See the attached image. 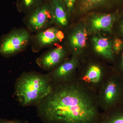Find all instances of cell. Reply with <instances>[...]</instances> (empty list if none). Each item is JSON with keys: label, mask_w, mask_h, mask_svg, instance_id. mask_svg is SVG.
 I'll return each instance as SVG.
<instances>
[{"label": "cell", "mask_w": 123, "mask_h": 123, "mask_svg": "<svg viewBox=\"0 0 123 123\" xmlns=\"http://www.w3.org/2000/svg\"><path fill=\"white\" fill-rule=\"evenodd\" d=\"M53 88L38 104L44 123H97L100 113L96 99L79 83L66 82Z\"/></svg>", "instance_id": "6da1fadb"}, {"label": "cell", "mask_w": 123, "mask_h": 123, "mask_svg": "<svg viewBox=\"0 0 123 123\" xmlns=\"http://www.w3.org/2000/svg\"><path fill=\"white\" fill-rule=\"evenodd\" d=\"M51 82L48 75L33 73L23 74L15 83V96L22 106L38 104L52 90Z\"/></svg>", "instance_id": "7a4b0ae2"}, {"label": "cell", "mask_w": 123, "mask_h": 123, "mask_svg": "<svg viewBox=\"0 0 123 123\" xmlns=\"http://www.w3.org/2000/svg\"><path fill=\"white\" fill-rule=\"evenodd\" d=\"M100 105L104 111L123 103V79L116 69L107 76L101 91Z\"/></svg>", "instance_id": "3957f363"}, {"label": "cell", "mask_w": 123, "mask_h": 123, "mask_svg": "<svg viewBox=\"0 0 123 123\" xmlns=\"http://www.w3.org/2000/svg\"><path fill=\"white\" fill-rule=\"evenodd\" d=\"M30 36L24 30L12 31L1 38L0 41V54L9 56L21 51L29 43Z\"/></svg>", "instance_id": "277c9868"}, {"label": "cell", "mask_w": 123, "mask_h": 123, "mask_svg": "<svg viewBox=\"0 0 123 123\" xmlns=\"http://www.w3.org/2000/svg\"><path fill=\"white\" fill-rule=\"evenodd\" d=\"M54 21L50 2L42 4L31 12L28 20L29 28L35 31L46 29Z\"/></svg>", "instance_id": "5b68a950"}, {"label": "cell", "mask_w": 123, "mask_h": 123, "mask_svg": "<svg viewBox=\"0 0 123 123\" xmlns=\"http://www.w3.org/2000/svg\"><path fill=\"white\" fill-rule=\"evenodd\" d=\"M118 10L113 12L95 15L92 18L91 22V28L94 31H103L112 32L116 21L121 15Z\"/></svg>", "instance_id": "8992f818"}, {"label": "cell", "mask_w": 123, "mask_h": 123, "mask_svg": "<svg viewBox=\"0 0 123 123\" xmlns=\"http://www.w3.org/2000/svg\"><path fill=\"white\" fill-rule=\"evenodd\" d=\"M65 55L63 47H57L40 57L37 60L39 66L43 69H50L60 62Z\"/></svg>", "instance_id": "52a82bcc"}, {"label": "cell", "mask_w": 123, "mask_h": 123, "mask_svg": "<svg viewBox=\"0 0 123 123\" xmlns=\"http://www.w3.org/2000/svg\"><path fill=\"white\" fill-rule=\"evenodd\" d=\"M64 33L55 27H50L42 30L36 37V41L40 47H44L61 42L63 39Z\"/></svg>", "instance_id": "ba28073f"}, {"label": "cell", "mask_w": 123, "mask_h": 123, "mask_svg": "<svg viewBox=\"0 0 123 123\" xmlns=\"http://www.w3.org/2000/svg\"><path fill=\"white\" fill-rule=\"evenodd\" d=\"M77 64L76 60L72 59L62 64L48 76L51 81L61 82L68 81L69 76L76 68Z\"/></svg>", "instance_id": "9c48e42d"}, {"label": "cell", "mask_w": 123, "mask_h": 123, "mask_svg": "<svg viewBox=\"0 0 123 123\" xmlns=\"http://www.w3.org/2000/svg\"><path fill=\"white\" fill-rule=\"evenodd\" d=\"M96 52L105 59L113 61L115 55L112 48V40L106 37H94L92 39Z\"/></svg>", "instance_id": "30bf717a"}, {"label": "cell", "mask_w": 123, "mask_h": 123, "mask_svg": "<svg viewBox=\"0 0 123 123\" xmlns=\"http://www.w3.org/2000/svg\"><path fill=\"white\" fill-rule=\"evenodd\" d=\"M97 123H123V103L100 113Z\"/></svg>", "instance_id": "8fae6325"}, {"label": "cell", "mask_w": 123, "mask_h": 123, "mask_svg": "<svg viewBox=\"0 0 123 123\" xmlns=\"http://www.w3.org/2000/svg\"><path fill=\"white\" fill-rule=\"evenodd\" d=\"M50 2L54 21L62 26L68 23L67 11L62 0H53Z\"/></svg>", "instance_id": "7c38bea8"}, {"label": "cell", "mask_w": 123, "mask_h": 123, "mask_svg": "<svg viewBox=\"0 0 123 123\" xmlns=\"http://www.w3.org/2000/svg\"><path fill=\"white\" fill-rule=\"evenodd\" d=\"M87 33L85 29H79L75 31L69 38V43L75 50H80L86 47L87 40Z\"/></svg>", "instance_id": "4fadbf2b"}, {"label": "cell", "mask_w": 123, "mask_h": 123, "mask_svg": "<svg viewBox=\"0 0 123 123\" xmlns=\"http://www.w3.org/2000/svg\"><path fill=\"white\" fill-rule=\"evenodd\" d=\"M120 0H80L79 10L82 13L99 7L102 5L116 4Z\"/></svg>", "instance_id": "5bb4252c"}, {"label": "cell", "mask_w": 123, "mask_h": 123, "mask_svg": "<svg viewBox=\"0 0 123 123\" xmlns=\"http://www.w3.org/2000/svg\"><path fill=\"white\" fill-rule=\"evenodd\" d=\"M102 75V70L100 67L92 65L88 68L82 78V80L87 83L97 84L101 81Z\"/></svg>", "instance_id": "9a60e30c"}, {"label": "cell", "mask_w": 123, "mask_h": 123, "mask_svg": "<svg viewBox=\"0 0 123 123\" xmlns=\"http://www.w3.org/2000/svg\"><path fill=\"white\" fill-rule=\"evenodd\" d=\"M42 4V0H19L17 6L21 11L31 12Z\"/></svg>", "instance_id": "2e32d148"}, {"label": "cell", "mask_w": 123, "mask_h": 123, "mask_svg": "<svg viewBox=\"0 0 123 123\" xmlns=\"http://www.w3.org/2000/svg\"><path fill=\"white\" fill-rule=\"evenodd\" d=\"M112 48L116 57L123 49V39L115 37L112 40Z\"/></svg>", "instance_id": "e0dca14e"}, {"label": "cell", "mask_w": 123, "mask_h": 123, "mask_svg": "<svg viewBox=\"0 0 123 123\" xmlns=\"http://www.w3.org/2000/svg\"><path fill=\"white\" fill-rule=\"evenodd\" d=\"M115 23L118 24L117 31L119 36L117 37L123 39V13H121L119 17Z\"/></svg>", "instance_id": "ac0fdd59"}, {"label": "cell", "mask_w": 123, "mask_h": 123, "mask_svg": "<svg viewBox=\"0 0 123 123\" xmlns=\"http://www.w3.org/2000/svg\"><path fill=\"white\" fill-rule=\"evenodd\" d=\"M67 12H71L73 9L76 0H62Z\"/></svg>", "instance_id": "d6986e66"}, {"label": "cell", "mask_w": 123, "mask_h": 123, "mask_svg": "<svg viewBox=\"0 0 123 123\" xmlns=\"http://www.w3.org/2000/svg\"><path fill=\"white\" fill-rule=\"evenodd\" d=\"M116 56H118L119 57V70H117L116 69L123 79V49L120 53Z\"/></svg>", "instance_id": "ffe728a7"}, {"label": "cell", "mask_w": 123, "mask_h": 123, "mask_svg": "<svg viewBox=\"0 0 123 123\" xmlns=\"http://www.w3.org/2000/svg\"><path fill=\"white\" fill-rule=\"evenodd\" d=\"M0 123H28L27 121H22L21 120L14 119L8 120L6 119H0Z\"/></svg>", "instance_id": "44dd1931"}, {"label": "cell", "mask_w": 123, "mask_h": 123, "mask_svg": "<svg viewBox=\"0 0 123 123\" xmlns=\"http://www.w3.org/2000/svg\"><path fill=\"white\" fill-rule=\"evenodd\" d=\"M48 0L50 2V1H52L53 0Z\"/></svg>", "instance_id": "7402d4cb"}]
</instances>
